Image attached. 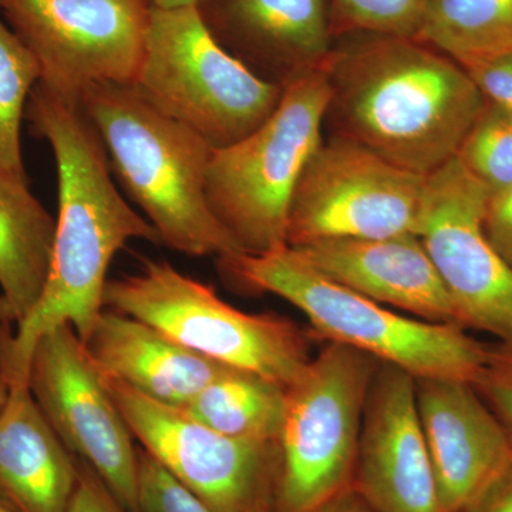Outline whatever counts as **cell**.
<instances>
[{"label":"cell","mask_w":512,"mask_h":512,"mask_svg":"<svg viewBox=\"0 0 512 512\" xmlns=\"http://www.w3.org/2000/svg\"><path fill=\"white\" fill-rule=\"evenodd\" d=\"M25 119L52 148L59 184L52 264L45 289L16 328L0 323V372L28 383L30 356L40 336L69 323L84 342L104 311L107 271L131 239L160 244L113 181L109 156L80 97L60 96L36 84Z\"/></svg>","instance_id":"6da1fadb"},{"label":"cell","mask_w":512,"mask_h":512,"mask_svg":"<svg viewBox=\"0 0 512 512\" xmlns=\"http://www.w3.org/2000/svg\"><path fill=\"white\" fill-rule=\"evenodd\" d=\"M325 64L323 127L410 173L429 177L457 156L484 109L466 69L410 37L353 33Z\"/></svg>","instance_id":"7a4b0ae2"},{"label":"cell","mask_w":512,"mask_h":512,"mask_svg":"<svg viewBox=\"0 0 512 512\" xmlns=\"http://www.w3.org/2000/svg\"><path fill=\"white\" fill-rule=\"evenodd\" d=\"M110 167L160 244L188 256L242 254L205 194L210 144L165 114L134 83H100L80 96Z\"/></svg>","instance_id":"3957f363"},{"label":"cell","mask_w":512,"mask_h":512,"mask_svg":"<svg viewBox=\"0 0 512 512\" xmlns=\"http://www.w3.org/2000/svg\"><path fill=\"white\" fill-rule=\"evenodd\" d=\"M222 271L248 291L269 292L292 303L313 333L399 367L414 379L476 382L488 346L451 323L400 315L330 281L291 247L264 255L218 258Z\"/></svg>","instance_id":"277c9868"},{"label":"cell","mask_w":512,"mask_h":512,"mask_svg":"<svg viewBox=\"0 0 512 512\" xmlns=\"http://www.w3.org/2000/svg\"><path fill=\"white\" fill-rule=\"evenodd\" d=\"M329 96L323 66L286 84L274 113L251 134L212 150L205 194L242 254L286 247L293 192L322 143Z\"/></svg>","instance_id":"5b68a950"},{"label":"cell","mask_w":512,"mask_h":512,"mask_svg":"<svg viewBox=\"0 0 512 512\" xmlns=\"http://www.w3.org/2000/svg\"><path fill=\"white\" fill-rule=\"evenodd\" d=\"M379 365L328 342L286 387L272 512H319L352 491L367 393Z\"/></svg>","instance_id":"8992f818"},{"label":"cell","mask_w":512,"mask_h":512,"mask_svg":"<svg viewBox=\"0 0 512 512\" xmlns=\"http://www.w3.org/2000/svg\"><path fill=\"white\" fill-rule=\"evenodd\" d=\"M103 306L153 326L198 355L284 387L313 356L311 335L292 320L239 311L168 262L146 261L138 274L107 281Z\"/></svg>","instance_id":"52a82bcc"},{"label":"cell","mask_w":512,"mask_h":512,"mask_svg":"<svg viewBox=\"0 0 512 512\" xmlns=\"http://www.w3.org/2000/svg\"><path fill=\"white\" fill-rule=\"evenodd\" d=\"M134 84L214 150L251 134L284 94V87L259 79L217 42L197 6L150 9Z\"/></svg>","instance_id":"ba28073f"},{"label":"cell","mask_w":512,"mask_h":512,"mask_svg":"<svg viewBox=\"0 0 512 512\" xmlns=\"http://www.w3.org/2000/svg\"><path fill=\"white\" fill-rule=\"evenodd\" d=\"M426 180L352 141L322 140L293 192L286 245L416 235Z\"/></svg>","instance_id":"9c48e42d"},{"label":"cell","mask_w":512,"mask_h":512,"mask_svg":"<svg viewBox=\"0 0 512 512\" xmlns=\"http://www.w3.org/2000/svg\"><path fill=\"white\" fill-rule=\"evenodd\" d=\"M150 9L147 0H0L39 64L37 84L66 97L93 84L136 82Z\"/></svg>","instance_id":"30bf717a"},{"label":"cell","mask_w":512,"mask_h":512,"mask_svg":"<svg viewBox=\"0 0 512 512\" xmlns=\"http://www.w3.org/2000/svg\"><path fill=\"white\" fill-rule=\"evenodd\" d=\"M28 387L70 454L92 468L124 510L138 512L136 440L72 325L37 340Z\"/></svg>","instance_id":"8fae6325"},{"label":"cell","mask_w":512,"mask_h":512,"mask_svg":"<svg viewBox=\"0 0 512 512\" xmlns=\"http://www.w3.org/2000/svg\"><path fill=\"white\" fill-rule=\"evenodd\" d=\"M490 191L457 157L430 174L416 235L453 302L461 328L512 340V269L484 231Z\"/></svg>","instance_id":"7c38bea8"},{"label":"cell","mask_w":512,"mask_h":512,"mask_svg":"<svg viewBox=\"0 0 512 512\" xmlns=\"http://www.w3.org/2000/svg\"><path fill=\"white\" fill-rule=\"evenodd\" d=\"M107 387L134 440L215 512H272L276 443L232 439L114 380Z\"/></svg>","instance_id":"4fadbf2b"},{"label":"cell","mask_w":512,"mask_h":512,"mask_svg":"<svg viewBox=\"0 0 512 512\" xmlns=\"http://www.w3.org/2000/svg\"><path fill=\"white\" fill-rule=\"evenodd\" d=\"M352 490L373 512H441L416 379L387 363L367 393Z\"/></svg>","instance_id":"5bb4252c"},{"label":"cell","mask_w":512,"mask_h":512,"mask_svg":"<svg viewBox=\"0 0 512 512\" xmlns=\"http://www.w3.org/2000/svg\"><path fill=\"white\" fill-rule=\"evenodd\" d=\"M416 402L440 510H463L511 466L507 434L473 383L416 379Z\"/></svg>","instance_id":"9a60e30c"},{"label":"cell","mask_w":512,"mask_h":512,"mask_svg":"<svg viewBox=\"0 0 512 512\" xmlns=\"http://www.w3.org/2000/svg\"><path fill=\"white\" fill-rule=\"evenodd\" d=\"M197 9L227 52L281 87L322 69L335 46L330 0H200Z\"/></svg>","instance_id":"2e32d148"},{"label":"cell","mask_w":512,"mask_h":512,"mask_svg":"<svg viewBox=\"0 0 512 512\" xmlns=\"http://www.w3.org/2000/svg\"><path fill=\"white\" fill-rule=\"evenodd\" d=\"M291 248L320 275L380 305L458 325L453 302L417 235L328 239Z\"/></svg>","instance_id":"e0dca14e"},{"label":"cell","mask_w":512,"mask_h":512,"mask_svg":"<svg viewBox=\"0 0 512 512\" xmlns=\"http://www.w3.org/2000/svg\"><path fill=\"white\" fill-rule=\"evenodd\" d=\"M82 343L101 376L178 410L232 369L178 345L141 320L109 309L100 313Z\"/></svg>","instance_id":"ac0fdd59"},{"label":"cell","mask_w":512,"mask_h":512,"mask_svg":"<svg viewBox=\"0 0 512 512\" xmlns=\"http://www.w3.org/2000/svg\"><path fill=\"white\" fill-rule=\"evenodd\" d=\"M0 413V503L12 512H69L79 464L49 426L28 383H10Z\"/></svg>","instance_id":"d6986e66"},{"label":"cell","mask_w":512,"mask_h":512,"mask_svg":"<svg viewBox=\"0 0 512 512\" xmlns=\"http://www.w3.org/2000/svg\"><path fill=\"white\" fill-rule=\"evenodd\" d=\"M56 220L29 181L0 171V322L16 328L45 289Z\"/></svg>","instance_id":"ffe728a7"},{"label":"cell","mask_w":512,"mask_h":512,"mask_svg":"<svg viewBox=\"0 0 512 512\" xmlns=\"http://www.w3.org/2000/svg\"><path fill=\"white\" fill-rule=\"evenodd\" d=\"M285 404L286 387L232 367L205 386L181 412L222 436L276 443Z\"/></svg>","instance_id":"44dd1931"},{"label":"cell","mask_w":512,"mask_h":512,"mask_svg":"<svg viewBox=\"0 0 512 512\" xmlns=\"http://www.w3.org/2000/svg\"><path fill=\"white\" fill-rule=\"evenodd\" d=\"M417 40L464 69L512 53V0H424Z\"/></svg>","instance_id":"7402d4cb"},{"label":"cell","mask_w":512,"mask_h":512,"mask_svg":"<svg viewBox=\"0 0 512 512\" xmlns=\"http://www.w3.org/2000/svg\"><path fill=\"white\" fill-rule=\"evenodd\" d=\"M40 67L9 28L0 10V171L28 180L22 154V123Z\"/></svg>","instance_id":"603a6c76"},{"label":"cell","mask_w":512,"mask_h":512,"mask_svg":"<svg viewBox=\"0 0 512 512\" xmlns=\"http://www.w3.org/2000/svg\"><path fill=\"white\" fill-rule=\"evenodd\" d=\"M456 157L490 194L507 188L512 184V114L485 101Z\"/></svg>","instance_id":"cb8c5ba5"},{"label":"cell","mask_w":512,"mask_h":512,"mask_svg":"<svg viewBox=\"0 0 512 512\" xmlns=\"http://www.w3.org/2000/svg\"><path fill=\"white\" fill-rule=\"evenodd\" d=\"M335 35L369 33L410 37L419 33L424 0H330Z\"/></svg>","instance_id":"d4e9b609"},{"label":"cell","mask_w":512,"mask_h":512,"mask_svg":"<svg viewBox=\"0 0 512 512\" xmlns=\"http://www.w3.org/2000/svg\"><path fill=\"white\" fill-rule=\"evenodd\" d=\"M138 512H215L137 447Z\"/></svg>","instance_id":"484cf974"},{"label":"cell","mask_w":512,"mask_h":512,"mask_svg":"<svg viewBox=\"0 0 512 512\" xmlns=\"http://www.w3.org/2000/svg\"><path fill=\"white\" fill-rule=\"evenodd\" d=\"M474 387L497 416L512 450V340L488 346Z\"/></svg>","instance_id":"4316f807"},{"label":"cell","mask_w":512,"mask_h":512,"mask_svg":"<svg viewBox=\"0 0 512 512\" xmlns=\"http://www.w3.org/2000/svg\"><path fill=\"white\" fill-rule=\"evenodd\" d=\"M485 101L512 114V53L466 69Z\"/></svg>","instance_id":"83f0119b"},{"label":"cell","mask_w":512,"mask_h":512,"mask_svg":"<svg viewBox=\"0 0 512 512\" xmlns=\"http://www.w3.org/2000/svg\"><path fill=\"white\" fill-rule=\"evenodd\" d=\"M484 231L495 251L512 269V184L488 197Z\"/></svg>","instance_id":"f1b7e54d"},{"label":"cell","mask_w":512,"mask_h":512,"mask_svg":"<svg viewBox=\"0 0 512 512\" xmlns=\"http://www.w3.org/2000/svg\"><path fill=\"white\" fill-rule=\"evenodd\" d=\"M77 464H79V480H77L69 512H128L114 498L109 488L92 468L80 460H77Z\"/></svg>","instance_id":"f546056e"},{"label":"cell","mask_w":512,"mask_h":512,"mask_svg":"<svg viewBox=\"0 0 512 512\" xmlns=\"http://www.w3.org/2000/svg\"><path fill=\"white\" fill-rule=\"evenodd\" d=\"M458 512H512V464L476 500Z\"/></svg>","instance_id":"4dcf8cb0"},{"label":"cell","mask_w":512,"mask_h":512,"mask_svg":"<svg viewBox=\"0 0 512 512\" xmlns=\"http://www.w3.org/2000/svg\"><path fill=\"white\" fill-rule=\"evenodd\" d=\"M319 512H373L365 503L362 498L355 493L349 491L348 494L342 495L338 500L333 501L328 507L323 508Z\"/></svg>","instance_id":"1f68e13d"},{"label":"cell","mask_w":512,"mask_h":512,"mask_svg":"<svg viewBox=\"0 0 512 512\" xmlns=\"http://www.w3.org/2000/svg\"><path fill=\"white\" fill-rule=\"evenodd\" d=\"M151 8L157 9H178V8H192L198 6L200 0H147Z\"/></svg>","instance_id":"d6a6232c"},{"label":"cell","mask_w":512,"mask_h":512,"mask_svg":"<svg viewBox=\"0 0 512 512\" xmlns=\"http://www.w3.org/2000/svg\"><path fill=\"white\" fill-rule=\"evenodd\" d=\"M10 386L5 376L0 373V413H2L3 407L8 402Z\"/></svg>","instance_id":"836d02e7"},{"label":"cell","mask_w":512,"mask_h":512,"mask_svg":"<svg viewBox=\"0 0 512 512\" xmlns=\"http://www.w3.org/2000/svg\"><path fill=\"white\" fill-rule=\"evenodd\" d=\"M0 512H12L9 510V508H6L5 505L0 503Z\"/></svg>","instance_id":"e575fe53"}]
</instances>
